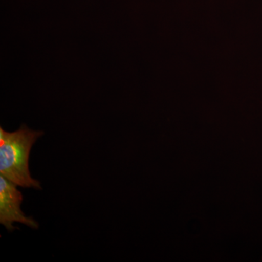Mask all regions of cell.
Returning a JSON list of instances; mask_svg holds the SVG:
<instances>
[{
  "mask_svg": "<svg viewBox=\"0 0 262 262\" xmlns=\"http://www.w3.org/2000/svg\"><path fill=\"white\" fill-rule=\"evenodd\" d=\"M43 134L26 125L14 132L0 127V175L18 187L42 189L40 182L31 177L29 159L33 145Z\"/></svg>",
  "mask_w": 262,
  "mask_h": 262,
  "instance_id": "6da1fadb",
  "label": "cell"
},
{
  "mask_svg": "<svg viewBox=\"0 0 262 262\" xmlns=\"http://www.w3.org/2000/svg\"><path fill=\"white\" fill-rule=\"evenodd\" d=\"M17 187L14 183L0 175V224L8 231L16 229L13 225L14 222L37 229L39 228L37 222L21 211L23 196Z\"/></svg>",
  "mask_w": 262,
  "mask_h": 262,
  "instance_id": "7a4b0ae2",
  "label": "cell"
}]
</instances>
